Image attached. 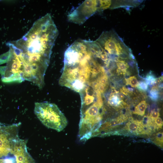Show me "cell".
<instances>
[{
  "mask_svg": "<svg viewBox=\"0 0 163 163\" xmlns=\"http://www.w3.org/2000/svg\"><path fill=\"white\" fill-rule=\"evenodd\" d=\"M59 34L50 14L35 21L21 38L8 43L9 60L24 80L42 88L52 49Z\"/></svg>",
  "mask_w": 163,
  "mask_h": 163,
  "instance_id": "1",
  "label": "cell"
},
{
  "mask_svg": "<svg viewBox=\"0 0 163 163\" xmlns=\"http://www.w3.org/2000/svg\"><path fill=\"white\" fill-rule=\"evenodd\" d=\"M64 62L59 85L79 93L90 80L91 65L83 58L69 52L65 53Z\"/></svg>",
  "mask_w": 163,
  "mask_h": 163,
  "instance_id": "2",
  "label": "cell"
},
{
  "mask_svg": "<svg viewBox=\"0 0 163 163\" xmlns=\"http://www.w3.org/2000/svg\"><path fill=\"white\" fill-rule=\"evenodd\" d=\"M81 105L78 137L85 142L95 137L102 124L103 112H101L103 103L101 94L97 97L86 94L81 97Z\"/></svg>",
  "mask_w": 163,
  "mask_h": 163,
  "instance_id": "3",
  "label": "cell"
},
{
  "mask_svg": "<svg viewBox=\"0 0 163 163\" xmlns=\"http://www.w3.org/2000/svg\"><path fill=\"white\" fill-rule=\"evenodd\" d=\"M34 111L41 122L48 128L60 132L67 125L66 117L54 104L46 102H36Z\"/></svg>",
  "mask_w": 163,
  "mask_h": 163,
  "instance_id": "4",
  "label": "cell"
},
{
  "mask_svg": "<svg viewBox=\"0 0 163 163\" xmlns=\"http://www.w3.org/2000/svg\"><path fill=\"white\" fill-rule=\"evenodd\" d=\"M96 41L110 55L123 59L135 58L131 49L113 30L103 32Z\"/></svg>",
  "mask_w": 163,
  "mask_h": 163,
  "instance_id": "5",
  "label": "cell"
},
{
  "mask_svg": "<svg viewBox=\"0 0 163 163\" xmlns=\"http://www.w3.org/2000/svg\"><path fill=\"white\" fill-rule=\"evenodd\" d=\"M99 0H86L68 15L71 22L81 24L97 11H101Z\"/></svg>",
  "mask_w": 163,
  "mask_h": 163,
  "instance_id": "6",
  "label": "cell"
},
{
  "mask_svg": "<svg viewBox=\"0 0 163 163\" xmlns=\"http://www.w3.org/2000/svg\"><path fill=\"white\" fill-rule=\"evenodd\" d=\"M19 125L13 124L4 129H0V158L6 156L10 153L13 141L18 136Z\"/></svg>",
  "mask_w": 163,
  "mask_h": 163,
  "instance_id": "7",
  "label": "cell"
},
{
  "mask_svg": "<svg viewBox=\"0 0 163 163\" xmlns=\"http://www.w3.org/2000/svg\"><path fill=\"white\" fill-rule=\"evenodd\" d=\"M10 153L16 159V163H35L27 151L26 142L18 136L13 140Z\"/></svg>",
  "mask_w": 163,
  "mask_h": 163,
  "instance_id": "8",
  "label": "cell"
},
{
  "mask_svg": "<svg viewBox=\"0 0 163 163\" xmlns=\"http://www.w3.org/2000/svg\"><path fill=\"white\" fill-rule=\"evenodd\" d=\"M140 121L132 120L126 124L124 127L125 130L130 133L138 134Z\"/></svg>",
  "mask_w": 163,
  "mask_h": 163,
  "instance_id": "9",
  "label": "cell"
},
{
  "mask_svg": "<svg viewBox=\"0 0 163 163\" xmlns=\"http://www.w3.org/2000/svg\"><path fill=\"white\" fill-rule=\"evenodd\" d=\"M147 107V104L145 101L140 102L135 107L133 113L142 116L145 113V110Z\"/></svg>",
  "mask_w": 163,
  "mask_h": 163,
  "instance_id": "10",
  "label": "cell"
},
{
  "mask_svg": "<svg viewBox=\"0 0 163 163\" xmlns=\"http://www.w3.org/2000/svg\"><path fill=\"white\" fill-rule=\"evenodd\" d=\"M122 101L119 99L116 94H112L109 96L107 102L109 105L116 107L121 104Z\"/></svg>",
  "mask_w": 163,
  "mask_h": 163,
  "instance_id": "11",
  "label": "cell"
},
{
  "mask_svg": "<svg viewBox=\"0 0 163 163\" xmlns=\"http://www.w3.org/2000/svg\"><path fill=\"white\" fill-rule=\"evenodd\" d=\"M156 145L161 147H163V133L158 132L157 133L153 141Z\"/></svg>",
  "mask_w": 163,
  "mask_h": 163,
  "instance_id": "12",
  "label": "cell"
},
{
  "mask_svg": "<svg viewBox=\"0 0 163 163\" xmlns=\"http://www.w3.org/2000/svg\"><path fill=\"white\" fill-rule=\"evenodd\" d=\"M126 84L133 87H137L139 85L137 78L135 76H131L126 79Z\"/></svg>",
  "mask_w": 163,
  "mask_h": 163,
  "instance_id": "13",
  "label": "cell"
},
{
  "mask_svg": "<svg viewBox=\"0 0 163 163\" xmlns=\"http://www.w3.org/2000/svg\"><path fill=\"white\" fill-rule=\"evenodd\" d=\"M150 97L153 100H156L158 98L159 93L157 88L156 86L153 87L150 92Z\"/></svg>",
  "mask_w": 163,
  "mask_h": 163,
  "instance_id": "14",
  "label": "cell"
},
{
  "mask_svg": "<svg viewBox=\"0 0 163 163\" xmlns=\"http://www.w3.org/2000/svg\"><path fill=\"white\" fill-rule=\"evenodd\" d=\"M163 124V121L160 117H158L154 121L155 127V129L157 130H159L161 129Z\"/></svg>",
  "mask_w": 163,
  "mask_h": 163,
  "instance_id": "15",
  "label": "cell"
},
{
  "mask_svg": "<svg viewBox=\"0 0 163 163\" xmlns=\"http://www.w3.org/2000/svg\"><path fill=\"white\" fill-rule=\"evenodd\" d=\"M156 79L152 75H148L146 77L145 83L147 85H154Z\"/></svg>",
  "mask_w": 163,
  "mask_h": 163,
  "instance_id": "16",
  "label": "cell"
},
{
  "mask_svg": "<svg viewBox=\"0 0 163 163\" xmlns=\"http://www.w3.org/2000/svg\"><path fill=\"white\" fill-rule=\"evenodd\" d=\"M159 115L158 112L153 110L151 111L149 117L152 121H154L156 119L159 117Z\"/></svg>",
  "mask_w": 163,
  "mask_h": 163,
  "instance_id": "17",
  "label": "cell"
},
{
  "mask_svg": "<svg viewBox=\"0 0 163 163\" xmlns=\"http://www.w3.org/2000/svg\"><path fill=\"white\" fill-rule=\"evenodd\" d=\"M138 88L141 90L145 91L148 88V85L144 82H139V85L137 87Z\"/></svg>",
  "mask_w": 163,
  "mask_h": 163,
  "instance_id": "18",
  "label": "cell"
},
{
  "mask_svg": "<svg viewBox=\"0 0 163 163\" xmlns=\"http://www.w3.org/2000/svg\"><path fill=\"white\" fill-rule=\"evenodd\" d=\"M116 95L119 99L121 100L123 99L124 97V94L122 92L117 93Z\"/></svg>",
  "mask_w": 163,
  "mask_h": 163,
  "instance_id": "19",
  "label": "cell"
},
{
  "mask_svg": "<svg viewBox=\"0 0 163 163\" xmlns=\"http://www.w3.org/2000/svg\"><path fill=\"white\" fill-rule=\"evenodd\" d=\"M0 163H5L4 159H0Z\"/></svg>",
  "mask_w": 163,
  "mask_h": 163,
  "instance_id": "20",
  "label": "cell"
}]
</instances>
